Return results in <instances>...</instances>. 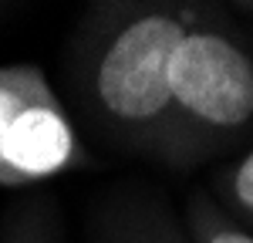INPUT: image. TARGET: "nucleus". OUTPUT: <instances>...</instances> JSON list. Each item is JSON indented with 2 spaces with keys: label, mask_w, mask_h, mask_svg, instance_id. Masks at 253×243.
<instances>
[{
  "label": "nucleus",
  "mask_w": 253,
  "mask_h": 243,
  "mask_svg": "<svg viewBox=\"0 0 253 243\" xmlns=\"http://www.w3.org/2000/svg\"><path fill=\"white\" fill-rule=\"evenodd\" d=\"M193 10L182 0H105L84 10L68 47V88L101 145L162 162L169 61Z\"/></svg>",
  "instance_id": "nucleus-1"
},
{
  "label": "nucleus",
  "mask_w": 253,
  "mask_h": 243,
  "mask_svg": "<svg viewBox=\"0 0 253 243\" xmlns=\"http://www.w3.org/2000/svg\"><path fill=\"white\" fill-rule=\"evenodd\" d=\"M253 132V44L223 7L196 3L169 61L162 165L189 172Z\"/></svg>",
  "instance_id": "nucleus-2"
},
{
  "label": "nucleus",
  "mask_w": 253,
  "mask_h": 243,
  "mask_svg": "<svg viewBox=\"0 0 253 243\" xmlns=\"http://www.w3.org/2000/svg\"><path fill=\"white\" fill-rule=\"evenodd\" d=\"M91 165L78 125L41 64H0V186L24 189Z\"/></svg>",
  "instance_id": "nucleus-3"
},
{
  "label": "nucleus",
  "mask_w": 253,
  "mask_h": 243,
  "mask_svg": "<svg viewBox=\"0 0 253 243\" xmlns=\"http://www.w3.org/2000/svg\"><path fill=\"white\" fill-rule=\"evenodd\" d=\"M98 243H189V237L166 209L149 200H138L118 206L101 223Z\"/></svg>",
  "instance_id": "nucleus-4"
},
{
  "label": "nucleus",
  "mask_w": 253,
  "mask_h": 243,
  "mask_svg": "<svg viewBox=\"0 0 253 243\" xmlns=\"http://www.w3.org/2000/svg\"><path fill=\"white\" fill-rule=\"evenodd\" d=\"M182 230L189 243H253V230L230 220L206 189H196L182 206Z\"/></svg>",
  "instance_id": "nucleus-5"
},
{
  "label": "nucleus",
  "mask_w": 253,
  "mask_h": 243,
  "mask_svg": "<svg viewBox=\"0 0 253 243\" xmlns=\"http://www.w3.org/2000/svg\"><path fill=\"white\" fill-rule=\"evenodd\" d=\"M210 200L230 216L253 230V149L226 162L210 179Z\"/></svg>",
  "instance_id": "nucleus-6"
},
{
  "label": "nucleus",
  "mask_w": 253,
  "mask_h": 243,
  "mask_svg": "<svg viewBox=\"0 0 253 243\" xmlns=\"http://www.w3.org/2000/svg\"><path fill=\"white\" fill-rule=\"evenodd\" d=\"M3 243H61V223L51 202L24 206L17 220L10 223Z\"/></svg>",
  "instance_id": "nucleus-7"
}]
</instances>
